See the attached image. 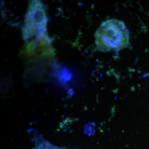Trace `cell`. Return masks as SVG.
<instances>
[{
  "mask_svg": "<svg viewBox=\"0 0 149 149\" xmlns=\"http://www.w3.org/2000/svg\"><path fill=\"white\" fill-rule=\"evenodd\" d=\"M95 38L99 50L104 52L119 51L128 46L129 31L122 21L109 19L101 24L96 31Z\"/></svg>",
  "mask_w": 149,
  "mask_h": 149,
  "instance_id": "1",
  "label": "cell"
},
{
  "mask_svg": "<svg viewBox=\"0 0 149 149\" xmlns=\"http://www.w3.org/2000/svg\"><path fill=\"white\" fill-rule=\"evenodd\" d=\"M52 41L47 34L36 37L25 45L22 54L29 60L52 58L55 53Z\"/></svg>",
  "mask_w": 149,
  "mask_h": 149,
  "instance_id": "3",
  "label": "cell"
},
{
  "mask_svg": "<svg viewBox=\"0 0 149 149\" xmlns=\"http://www.w3.org/2000/svg\"><path fill=\"white\" fill-rule=\"evenodd\" d=\"M48 18L44 5L40 1H32L29 5L22 29V35L26 40L47 34Z\"/></svg>",
  "mask_w": 149,
  "mask_h": 149,
  "instance_id": "2",
  "label": "cell"
}]
</instances>
